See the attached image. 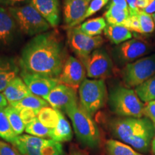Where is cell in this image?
I'll list each match as a JSON object with an SVG mask.
<instances>
[{
	"mask_svg": "<svg viewBox=\"0 0 155 155\" xmlns=\"http://www.w3.org/2000/svg\"><path fill=\"white\" fill-rule=\"evenodd\" d=\"M67 58L61 36L55 31H48L31 39L18 63L22 72L58 78Z\"/></svg>",
	"mask_w": 155,
	"mask_h": 155,
	"instance_id": "cell-1",
	"label": "cell"
},
{
	"mask_svg": "<svg viewBox=\"0 0 155 155\" xmlns=\"http://www.w3.org/2000/svg\"><path fill=\"white\" fill-rule=\"evenodd\" d=\"M73 124L77 138L81 143L91 148H96L101 142L99 129L96 124L80 104L70 106L65 110Z\"/></svg>",
	"mask_w": 155,
	"mask_h": 155,
	"instance_id": "cell-2",
	"label": "cell"
},
{
	"mask_svg": "<svg viewBox=\"0 0 155 155\" xmlns=\"http://www.w3.org/2000/svg\"><path fill=\"white\" fill-rule=\"evenodd\" d=\"M111 111L121 117L141 118L144 116V104L135 91L118 86L112 89L108 96Z\"/></svg>",
	"mask_w": 155,
	"mask_h": 155,
	"instance_id": "cell-3",
	"label": "cell"
},
{
	"mask_svg": "<svg viewBox=\"0 0 155 155\" xmlns=\"http://www.w3.org/2000/svg\"><path fill=\"white\" fill-rule=\"evenodd\" d=\"M16 21L21 33L28 36H36L48 32L51 26L40 12L31 5L7 7Z\"/></svg>",
	"mask_w": 155,
	"mask_h": 155,
	"instance_id": "cell-4",
	"label": "cell"
},
{
	"mask_svg": "<svg viewBox=\"0 0 155 155\" xmlns=\"http://www.w3.org/2000/svg\"><path fill=\"white\" fill-rule=\"evenodd\" d=\"M110 127L116 139L129 145L139 136L155 131L152 122L147 117L119 118L111 121Z\"/></svg>",
	"mask_w": 155,
	"mask_h": 155,
	"instance_id": "cell-5",
	"label": "cell"
},
{
	"mask_svg": "<svg viewBox=\"0 0 155 155\" xmlns=\"http://www.w3.org/2000/svg\"><path fill=\"white\" fill-rule=\"evenodd\" d=\"M80 105L93 116L105 105L107 89L104 80L85 79L78 88Z\"/></svg>",
	"mask_w": 155,
	"mask_h": 155,
	"instance_id": "cell-6",
	"label": "cell"
},
{
	"mask_svg": "<svg viewBox=\"0 0 155 155\" xmlns=\"http://www.w3.org/2000/svg\"><path fill=\"white\" fill-rule=\"evenodd\" d=\"M12 145L22 155H64L61 142L30 134L17 136Z\"/></svg>",
	"mask_w": 155,
	"mask_h": 155,
	"instance_id": "cell-7",
	"label": "cell"
},
{
	"mask_svg": "<svg viewBox=\"0 0 155 155\" xmlns=\"http://www.w3.org/2000/svg\"><path fill=\"white\" fill-rule=\"evenodd\" d=\"M122 79L128 87H137L155 75V53L127 64L121 71Z\"/></svg>",
	"mask_w": 155,
	"mask_h": 155,
	"instance_id": "cell-8",
	"label": "cell"
},
{
	"mask_svg": "<svg viewBox=\"0 0 155 155\" xmlns=\"http://www.w3.org/2000/svg\"><path fill=\"white\" fill-rule=\"evenodd\" d=\"M68 44L76 58L84 64L91 54L104 42L101 36L91 37L82 32L78 26L68 29Z\"/></svg>",
	"mask_w": 155,
	"mask_h": 155,
	"instance_id": "cell-9",
	"label": "cell"
},
{
	"mask_svg": "<svg viewBox=\"0 0 155 155\" xmlns=\"http://www.w3.org/2000/svg\"><path fill=\"white\" fill-rule=\"evenodd\" d=\"M152 51V45L143 38H131L114 49L113 56L119 65H127L144 58Z\"/></svg>",
	"mask_w": 155,
	"mask_h": 155,
	"instance_id": "cell-10",
	"label": "cell"
},
{
	"mask_svg": "<svg viewBox=\"0 0 155 155\" xmlns=\"http://www.w3.org/2000/svg\"><path fill=\"white\" fill-rule=\"evenodd\" d=\"M85 67L88 78L104 80L111 75L113 63L107 52L98 48L91 54L85 63Z\"/></svg>",
	"mask_w": 155,
	"mask_h": 155,
	"instance_id": "cell-11",
	"label": "cell"
},
{
	"mask_svg": "<svg viewBox=\"0 0 155 155\" xmlns=\"http://www.w3.org/2000/svg\"><path fill=\"white\" fill-rule=\"evenodd\" d=\"M86 69L84 64L77 58L68 56L58 79L61 84L77 90L86 79Z\"/></svg>",
	"mask_w": 155,
	"mask_h": 155,
	"instance_id": "cell-12",
	"label": "cell"
},
{
	"mask_svg": "<svg viewBox=\"0 0 155 155\" xmlns=\"http://www.w3.org/2000/svg\"><path fill=\"white\" fill-rule=\"evenodd\" d=\"M21 33L8 8L0 6V49H7L15 43Z\"/></svg>",
	"mask_w": 155,
	"mask_h": 155,
	"instance_id": "cell-13",
	"label": "cell"
},
{
	"mask_svg": "<svg viewBox=\"0 0 155 155\" xmlns=\"http://www.w3.org/2000/svg\"><path fill=\"white\" fill-rule=\"evenodd\" d=\"M20 77L35 96L46 99L52 90L59 84L58 78H53L45 75L28 73L20 71Z\"/></svg>",
	"mask_w": 155,
	"mask_h": 155,
	"instance_id": "cell-14",
	"label": "cell"
},
{
	"mask_svg": "<svg viewBox=\"0 0 155 155\" xmlns=\"http://www.w3.org/2000/svg\"><path fill=\"white\" fill-rule=\"evenodd\" d=\"M76 91L71 87L59 83L52 90L45 101L52 108L65 111L70 106L78 103Z\"/></svg>",
	"mask_w": 155,
	"mask_h": 155,
	"instance_id": "cell-15",
	"label": "cell"
},
{
	"mask_svg": "<svg viewBox=\"0 0 155 155\" xmlns=\"http://www.w3.org/2000/svg\"><path fill=\"white\" fill-rule=\"evenodd\" d=\"M89 5V0H64V23L68 29L74 28L80 24Z\"/></svg>",
	"mask_w": 155,
	"mask_h": 155,
	"instance_id": "cell-16",
	"label": "cell"
},
{
	"mask_svg": "<svg viewBox=\"0 0 155 155\" xmlns=\"http://www.w3.org/2000/svg\"><path fill=\"white\" fill-rule=\"evenodd\" d=\"M30 4L45 19L50 26L55 28L61 21L59 0H31Z\"/></svg>",
	"mask_w": 155,
	"mask_h": 155,
	"instance_id": "cell-17",
	"label": "cell"
},
{
	"mask_svg": "<svg viewBox=\"0 0 155 155\" xmlns=\"http://www.w3.org/2000/svg\"><path fill=\"white\" fill-rule=\"evenodd\" d=\"M19 63L13 58L0 55V93L3 92L12 80L20 73Z\"/></svg>",
	"mask_w": 155,
	"mask_h": 155,
	"instance_id": "cell-18",
	"label": "cell"
},
{
	"mask_svg": "<svg viewBox=\"0 0 155 155\" xmlns=\"http://www.w3.org/2000/svg\"><path fill=\"white\" fill-rule=\"evenodd\" d=\"M9 104L18 102L29 95L32 94L20 76L12 80L2 92Z\"/></svg>",
	"mask_w": 155,
	"mask_h": 155,
	"instance_id": "cell-19",
	"label": "cell"
},
{
	"mask_svg": "<svg viewBox=\"0 0 155 155\" xmlns=\"http://www.w3.org/2000/svg\"><path fill=\"white\" fill-rule=\"evenodd\" d=\"M58 122L56 127L52 129L50 139L61 143L71 141L73 137L71 125L61 111H58Z\"/></svg>",
	"mask_w": 155,
	"mask_h": 155,
	"instance_id": "cell-20",
	"label": "cell"
},
{
	"mask_svg": "<svg viewBox=\"0 0 155 155\" xmlns=\"http://www.w3.org/2000/svg\"><path fill=\"white\" fill-rule=\"evenodd\" d=\"M104 35L112 43L119 45L132 38V33L122 25H107L104 30Z\"/></svg>",
	"mask_w": 155,
	"mask_h": 155,
	"instance_id": "cell-21",
	"label": "cell"
},
{
	"mask_svg": "<svg viewBox=\"0 0 155 155\" xmlns=\"http://www.w3.org/2000/svg\"><path fill=\"white\" fill-rule=\"evenodd\" d=\"M106 155H145L129 144L116 139H108L105 144Z\"/></svg>",
	"mask_w": 155,
	"mask_h": 155,
	"instance_id": "cell-22",
	"label": "cell"
},
{
	"mask_svg": "<svg viewBox=\"0 0 155 155\" xmlns=\"http://www.w3.org/2000/svg\"><path fill=\"white\" fill-rule=\"evenodd\" d=\"M129 17V10H125L118 6L110 4H108L107 10L104 13V18L108 25H123Z\"/></svg>",
	"mask_w": 155,
	"mask_h": 155,
	"instance_id": "cell-23",
	"label": "cell"
},
{
	"mask_svg": "<svg viewBox=\"0 0 155 155\" xmlns=\"http://www.w3.org/2000/svg\"><path fill=\"white\" fill-rule=\"evenodd\" d=\"M9 105L14 107L17 111L22 108H29L40 111L42 108L49 106V104L44 98L31 94L18 102L13 103Z\"/></svg>",
	"mask_w": 155,
	"mask_h": 155,
	"instance_id": "cell-24",
	"label": "cell"
},
{
	"mask_svg": "<svg viewBox=\"0 0 155 155\" xmlns=\"http://www.w3.org/2000/svg\"><path fill=\"white\" fill-rule=\"evenodd\" d=\"M106 21L104 17H98L83 22L79 27L81 31L91 37L98 36L102 33L106 27Z\"/></svg>",
	"mask_w": 155,
	"mask_h": 155,
	"instance_id": "cell-25",
	"label": "cell"
},
{
	"mask_svg": "<svg viewBox=\"0 0 155 155\" xmlns=\"http://www.w3.org/2000/svg\"><path fill=\"white\" fill-rule=\"evenodd\" d=\"M135 92L141 101L146 103L155 100V75L135 88Z\"/></svg>",
	"mask_w": 155,
	"mask_h": 155,
	"instance_id": "cell-26",
	"label": "cell"
},
{
	"mask_svg": "<svg viewBox=\"0 0 155 155\" xmlns=\"http://www.w3.org/2000/svg\"><path fill=\"white\" fill-rule=\"evenodd\" d=\"M0 137L12 144L17 137L6 115L5 108H0Z\"/></svg>",
	"mask_w": 155,
	"mask_h": 155,
	"instance_id": "cell-27",
	"label": "cell"
},
{
	"mask_svg": "<svg viewBox=\"0 0 155 155\" xmlns=\"http://www.w3.org/2000/svg\"><path fill=\"white\" fill-rule=\"evenodd\" d=\"M59 110L49 107L42 108L39 112L38 119L42 124L50 129H54L57 125L59 116H58Z\"/></svg>",
	"mask_w": 155,
	"mask_h": 155,
	"instance_id": "cell-28",
	"label": "cell"
},
{
	"mask_svg": "<svg viewBox=\"0 0 155 155\" xmlns=\"http://www.w3.org/2000/svg\"><path fill=\"white\" fill-rule=\"evenodd\" d=\"M5 111L13 130L16 133V134L17 136L22 134V133L25 130L26 126L23 123L19 112L10 105H8L5 108Z\"/></svg>",
	"mask_w": 155,
	"mask_h": 155,
	"instance_id": "cell-29",
	"label": "cell"
},
{
	"mask_svg": "<svg viewBox=\"0 0 155 155\" xmlns=\"http://www.w3.org/2000/svg\"><path fill=\"white\" fill-rule=\"evenodd\" d=\"M52 129H50L42 124L37 118L25 127V131L28 134L34 136V137L44 139H50Z\"/></svg>",
	"mask_w": 155,
	"mask_h": 155,
	"instance_id": "cell-30",
	"label": "cell"
},
{
	"mask_svg": "<svg viewBox=\"0 0 155 155\" xmlns=\"http://www.w3.org/2000/svg\"><path fill=\"white\" fill-rule=\"evenodd\" d=\"M142 34H151L155 30V25L154 19L151 15L147 14L144 11L139 10L137 14Z\"/></svg>",
	"mask_w": 155,
	"mask_h": 155,
	"instance_id": "cell-31",
	"label": "cell"
},
{
	"mask_svg": "<svg viewBox=\"0 0 155 155\" xmlns=\"http://www.w3.org/2000/svg\"><path fill=\"white\" fill-rule=\"evenodd\" d=\"M109 2V0H91L90 5L88 6V8L87 9L86 15L83 16L82 19L81 20V22L84 21L85 19L88 17L92 16L98 11H100L103 7H105ZM80 22V23H81Z\"/></svg>",
	"mask_w": 155,
	"mask_h": 155,
	"instance_id": "cell-32",
	"label": "cell"
},
{
	"mask_svg": "<svg viewBox=\"0 0 155 155\" xmlns=\"http://www.w3.org/2000/svg\"><path fill=\"white\" fill-rule=\"evenodd\" d=\"M122 26H124L128 30H129L131 32H134L135 33H140L141 34V30L140 26V22H139V18L137 15H129L126 22L124 23Z\"/></svg>",
	"mask_w": 155,
	"mask_h": 155,
	"instance_id": "cell-33",
	"label": "cell"
},
{
	"mask_svg": "<svg viewBox=\"0 0 155 155\" xmlns=\"http://www.w3.org/2000/svg\"><path fill=\"white\" fill-rule=\"evenodd\" d=\"M19 113L21 119H22L23 123L25 126L31 123L32 121L38 118L39 111L33 109H29V108H22V109L17 111Z\"/></svg>",
	"mask_w": 155,
	"mask_h": 155,
	"instance_id": "cell-34",
	"label": "cell"
},
{
	"mask_svg": "<svg viewBox=\"0 0 155 155\" xmlns=\"http://www.w3.org/2000/svg\"><path fill=\"white\" fill-rule=\"evenodd\" d=\"M144 114L145 117L148 118L152 122L155 128V100L144 104Z\"/></svg>",
	"mask_w": 155,
	"mask_h": 155,
	"instance_id": "cell-35",
	"label": "cell"
},
{
	"mask_svg": "<svg viewBox=\"0 0 155 155\" xmlns=\"http://www.w3.org/2000/svg\"><path fill=\"white\" fill-rule=\"evenodd\" d=\"M0 155H22L15 147L7 144L3 141H0Z\"/></svg>",
	"mask_w": 155,
	"mask_h": 155,
	"instance_id": "cell-36",
	"label": "cell"
},
{
	"mask_svg": "<svg viewBox=\"0 0 155 155\" xmlns=\"http://www.w3.org/2000/svg\"><path fill=\"white\" fill-rule=\"evenodd\" d=\"M31 0H0V6L4 7H15L28 5Z\"/></svg>",
	"mask_w": 155,
	"mask_h": 155,
	"instance_id": "cell-37",
	"label": "cell"
},
{
	"mask_svg": "<svg viewBox=\"0 0 155 155\" xmlns=\"http://www.w3.org/2000/svg\"><path fill=\"white\" fill-rule=\"evenodd\" d=\"M129 7V15H137L139 12V9L137 7V0H127Z\"/></svg>",
	"mask_w": 155,
	"mask_h": 155,
	"instance_id": "cell-38",
	"label": "cell"
},
{
	"mask_svg": "<svg viewBox=\"0 0 155 155\" xmlns=\"http://www.w3.org/2000/svg\"><path fill=\"white\" fill-rule=\"evenodd\" d=\"M109 4L110 5L118 6V7H121V9H125V10H129V7H128L127 0H111Z\"/></svg>",
	"mask_w": 155,
	"mask_h": 155,
	"instance_id": "cell-39",
	"label": "cell"
},
{
	"mask_svg": "<svg viewBox=\"0 0 155 155\" xmlns=\"http://www.w3.org/2000/svg\"><path fill=\"white\" fill-rule=\"evenodd\" d=\"M144 12L147 14L152 15L155 13V0H149V5Z\"/></svg>",
	"mask_w": 155,
	"mask_h": 155,
	"instance_id": "cell-40",
	"label": "cell"
},
{
	"mask_svg": "<svg viewBox=\"0 0 155 155\" xmlns=\"http://www.w3.org/2000/svg\"><path fill=\"white\" fill-rule=\"evenodd\" d=\"M149 5V0H137V7L139 10L144 11Z\"/></svg>",
	"mask_w": 155,
	"mask_h": 155,
	"instance_id": "cell-41",
	"label": "cell"
},
{
	"mask_svg": "<svg viewBox=\"0 0 155 155\" xmlns=\"http://www.w3.org/2000/svg\"><path fill=\"white\" fill-rule=\"evenodd\" d=\"M8 106V102L2 93H0V108H5Z\"/></svg>",
	"mask_w": 155,
	"mask_h": 155,
	"instance_id": "cell-42",
	"label": "cell"
},
{
	"mask_svg": "<svg viewBox=\"0 0 155 155\" xmlns=\"http://www.w3.org/2000/svg\"><path fill=\"white\" fill-rule=\"evenodd\" d=\"M151 150H152V152L153 155H155V136L152 139V144H151Z\"/></svg>",
	"mask_w": 155,
	"mask_h": 155,
	"instance_id": "cell-43",
	"label": "cell"
},
{
	"mask_svg": "<svg viewBox=\"0 0 155 155\" xmlns=\"http://www.w3.org/2000/svg\"><path fill=\"white\" fill-rule=\"evenodd\" d=\"M71 155H86L85 153L81 152H74L73 153H71Z\"/></svg>",
	"mask_w": 155,
	"mask_h": 155,
	"instance_id": "cell-44",
	"label": "cell"
},
{
	"mask_svg": "<svg viewBox=\"0 0 155 155\" xmlns=\"http://www.w3.org/2000/svg\"><path fill=\"white\" fill-rule=\"evenodd\" d=\"M152 16L153 17V19H154V25H155V13H154V14H153Z\"/></svg>",
	"mask_w": 155,
	"mask_h": 155,
	"instance_id": "cell-45",
	"label": "cell"
},
{
	"mask_svg": "<svg viewBox=\"0 0 155 155\" xmlns=\"http://www.w3.org/2000/svg\"><path fill=\"white\" fill-rule=\"evenodd\" d=\"M89 1H91V0H89Z\"/></svg>",
	"mask_w": 155,
	"mask_h": 155,
	"instance_id": "cell-46",
	"label": "cell"
}]
</instances>
